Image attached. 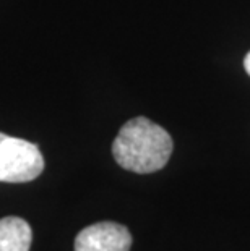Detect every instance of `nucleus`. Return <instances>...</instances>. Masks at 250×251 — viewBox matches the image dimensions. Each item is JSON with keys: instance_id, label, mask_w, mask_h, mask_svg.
<instances>
[{"instance_id": "obj_2", "label": "nucleus", "mask_w": 250, "mask_h": 251, "mask_svg": "<svg viewBox=\"0 0 250 251\" xmlns=\"http://www.w3.org/2000/svg\"><path fill=\"white\" fill-rule=\"evenodd\" d=\"M44 170V159L36 144L0 133V181L26 183Z\"/></svg>"}, {"instance_id": "obj_1", "label": "nucleus", "mask_w": 250, "mask_h": 251, "mask_svg": "<svg viewBox=\"0 0 250 251\" xmlns=\"http://www.w3.org/2000/svg\"><path fill=\"white\" fill-rule=\"evenodd\" d=\"M174 143L163 126L146 117H137L120 128L112 143V156L122 169L153 174L167 164Z\"/></svg>"}, {"instance_id": "obj_4", "label": "nucleus", "mask_w": 250, "mask_h": 251, "mask_svg": "<svg viewBox=\"0 0 250 251\" xmlns=\"http://www.w3.org/2000/svg\"><path fill=\"white\" fill-rule=\"evenodd\" d=\"M33 232L21 217L0 219V251H29Z\"/></svg>"}, {"instance_id": "obj_5", "label": "nucleus", "mask_w": 250, "mask_h": 251, "mask_svg": "<svg viewBox=\"0 0 250 251\" xmlns=\"http://www.w3.org/2000/svg\"><path fill=\"white\" fill-rule=\"evenodd\" d=\"M244 67H246V72L249 73V76H250V52L246 55V60H244Z\"/></svg>"}, {"instance_id": "obj_3", "label": "nucleus", "mask_w": 250, "mask_h": 251, "mask_svg": "<svg viewBox=\"0 0 250 251\" xmlns=\"http://www.w3.org/2000/svg\"><path fill=\"white\" fill-rule=\"evenodd\" d=\"M132 235L117 222L93 224L77 235L75 251H130Z\"/></svg>"}]
</instances>
